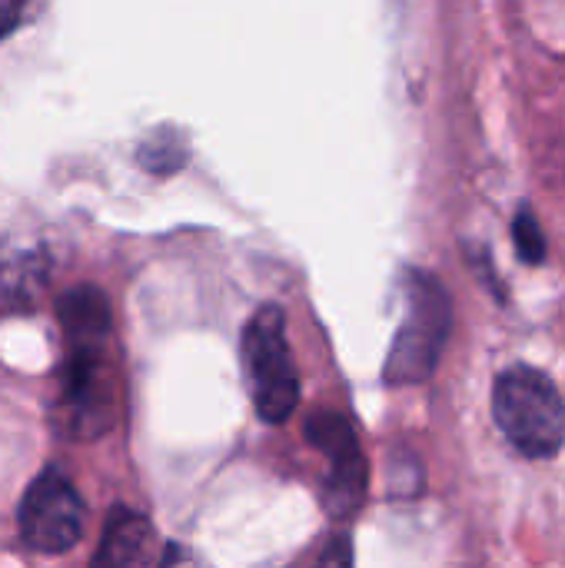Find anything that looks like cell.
Wrapping results in <instances>:
<instances>
[{"mask_svg": "<svg viewBox=\"0 0 565 568\" xmlns=\"http://www.w3.org/2000/svg\"><path fill=\"white\" fill-rule=\"evenodd\" d=\"M113 369L107 353H67L60 383V419L77 439H93L110 426L113 413Z\"/></svg>", "mask_w": 565, "mask_h": 568, "instance_id": "5b68a950", "label": "cell"}, {"mask_svg": "<svg viewBox=\"0 0 565 568\" xmlns=\"http://www.w3.org/2000/svg\"><path fill=\"white\" fill-rule=\"evenodd\" d=\"M446 333H450V303L443 290L430 276H413L410 313L386 359V383L426 379L440 359Z\"/></svg>", "mask_w": 565, "mask_h": 568, "instance_id": "3957f363", "label": "cell"}, {"mask_svg": "<svg viewBox=\"0 0 565 568\" xmlns=\"http://www.w3.org/2000/svg\"><path fill=\"white\" fill-rule=\"evenodd\" d=\"M516 240H519V253H523V260L539 263V260L546 256L543 233H539V226H536V220H533V213H529V210H519V216H516Z\"/></svg>", "mask_w": 565, "mask_h": 568, "instance_id": "8fae6325", "label": "cell"}, {"mask_svg": "<svg viewBox=\"0 0 565 568\" xmlns=\"http://www.w3.org/2000/svg\"><path fill=\"white\" fill-rule=\"evenodd\" d=\"M20 13H23V7H20V3H13V0H0V37H3V33H10V30L17 27Z\"/></svg>", "mask_w": 565, "mask_h": 568, "instance_id": "5bb4252c", "label": "cell"}, {"mask_svg": "<svg viewBox=\"0 0 565 568\" xmlns=\"http://www.w3.org/2000/svg\"><path fill=\"white\" fill-rule=\"evenodd\" d=\"M316 568H353V552H350V542L346 539H336L323 556Z\"/></svg>", "mask_w": 565, "mask_h": 568, "instance_id": "7c38bea8", "label": "cell"}, {"mask_svg": "<svg viewBox=\"0 0 565 568\" xmlns=\"http://www.w3.org/2000/svg\"><path fill=\"white\" fill-rule=\"evenodd\" d=\"M493 416L503 436L529 459H546L563 449V393L539 369L529 366L506 369L493 386Z\"/></svg>", "mask_w": 565, "mask_h": 568, "instance_id": "6da1fadb", "label": "cell"}, {"mask_svg": "<svg viewBox=\"0 0 565 568\" xmlns=\"http://www.w3.org/2000/svg\"><path fill=\"white\" fill-rule=\"evenodd\" d=\"M160 568H206L190 549H183V546H170L167 549V556H163V562Z\"/></svg>", "mask_w": 565, "mask_h": 568, "instance_id": "4fadbf2b", "label": "cell"}, {"mask_svg": "<svg viewBox=\"0 0 565 568\" xmlns=\"http://www.w3.org/2000/svg\"><path fill=\"white\" fill-rule=\"evenodd\" d=\"M67 353H107L110 303L97 286H73L57 300Z\"/></svg>", "mask_w": 565, "mask_h": 568, "instance_id": "52a82bcc", "label": "cell"}, {"mask_svg": "<svg viewBox=\"0 0 565 568\" xmlns=\"http://www.w3.org/2000/svg\"><path fill=\"white\" fill-rule=\"evenodd\" d=\"M186 150L173 130H157L143 146H140V163L153 173H170L183 163Z\"/></svg>", "mask_w": 565, "mask_h": 568, "instance_id": "30bf717a", "label": "cell"}, {"mask_svg": "<svg viewBox=\"0 0 565 568\" xmlns=\"http://www.w3.org/2000/svg\"><path fill=\"white\" fill-rule=\"evenodd\" d=\"M150 539H153L150 523L143 516L117 506L103 526V536H100V546L93 552L90 568H133L147 556Z\"/></svg>", "mask_w": 565, "mask_h": 568, "instance_id": "9c48e42d", "label": "cell"}, {"mask_svg": "<svg viewBox=\"0 0 565 568\" xmlns=\"http://www.w3.org/2000/svg\"><path fill=\"white\" fill-rule=\"evenodd\" d=\"M20 536L30 549L43 556H60L73 549L83 536V499L53 469L40 473L20 499Z\"/></svg>", "mask_w": 565, "mask_h": 568, "instance_id": "277c9868", "label": "cell"}, {"mask_svg": "<svg viewBox=\"0 0 565 568\" xmlns=\"http://www.w3.org/2000/svg\"><path fill=\"white\" fill-rule=\"evenodd\" d=\"M47 283V256L40 246H0V313L30 310Z\"/></svg>", "mask_w": 565, "mask_h": 568, "instance_id": "ba28073f", "label": "cell"}, {"mask_svg": "<svg viewBox=\"0 0 565 568\" xmlns=\"http://www.w3.org/2000/svg\"><path fill=\"white\" fill-rule=\"evenodd\" d=\"M246 386L263 423L280 426L300 403V376L286 346V323L280 306H263L243 329Z\"/></svg>", "mask_w": 565, "mask_h": 568, "instance_id": "7a4b0ae2", "label": "cell"}, {"mask_svg": "<svg viewBox=\"0 0 565 568\" xmlns=\"http://www.w3.org/2000/svg\"><path fill=\"white\" fill-rule=\"evenodd\" d=\"M306 439L330 456V479L323 489L326 513L333 519H346L356 513L366 493V463L356 443L353 426L340 413H313L306 419Z\"/></svg>", "mask_w": 565, "mask_h": 568, "instance_id": "8992f818", "label": "cell"}]
</instances>
